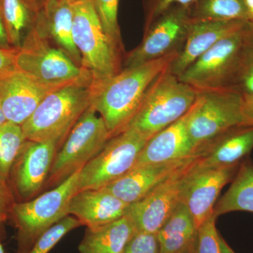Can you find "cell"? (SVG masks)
<instances>
[{
  "label": "cell",
  "mask_w": 253,
  "mask_h": 253,
  "mask_svg": "<svg viewBox=\"0 0 253 253\" xmlns=\"http://www.w3.org/2000/svg\"><path fill=\"white\" fill-rule=\"evenodd\" d=\"M81 226L77 218L67 215L42 233L26 253H48L70 231Z\"/></svg>",
  "instance_id": "f1b7e54d"
},
{
  "label": "cell",
  "mask_w": 253,
  "mask_h": 253,
  "mask_svg": "<svg viewBox=\"0 0 253 253\" xmlns=\"http://www.w3.org/2000/svg\"><path fill=\"white\" fill-rule=\"evenodd\" d=\"M216 218L213 214L198 229L196 253H221Z\"/></svg>",
  "instance_id": "4dcf8cb0"
},
{
  "label": "cell",
  "mask_w": 253,
  "mask_h": 253,
  "mask_svg": "<svg viewBox=\"0 0 253 253\" xmlns=\"http://www.w3.org/2000/svg\"><path fill=\"white\" fill-rule=\"evenodd\" d=\"M239 166L200 168L196 166V159L186 179L181 202L189 210L197 230L214 214V207L221 189L233 180Z\"/></svg>",
  "instance_id": "4fadbf2b"
},
{
  "label": "cell",
  "mask_w": 253,
  "mask_h": 253,
  "mask_svg": "<svg viewBox=\"0 0 253 253\" xmlns=\"http://www.w3.org/2000/svg\"><path fill=\"white\" fill-rule=\"evenodd\" d=\"M111 136L103 118L89 106L68 133L56 153L47 181L60 184L99 154Z\"/></svg>",
  "instance_id": "ba28073f"
},
{
  "label": "cell",
  "mask_w": 253,
  "mask_h": 253,
  "mask_svg": "<svg viewBox=\"0 0 253 253\" xmlns=\"http://www.w3.org/2000/svg\"><path fill=\"white\" fill-rule=\"evenodd\" d=\"M14 204L11 191L6 185V181L0 179V223L6 219Z\"/></svg>",
  "instance_id": "e575fe53"
},
{
  "label": "cell",
  "mask_w": 253,
  "mask_h": 253,
  "mask_svg": "<svg viewBox=\"0 0 253 253\" xmlns=\"http://www.w3.org/2000/svg\"><path fill=\"white\" fill-rule=\"evenodd\" d=\"M197 0H146L145 1V29L155 20L174 5L191 8Z\"/></svg>",
  "instance_id": "1f68e13d"
},
{
  "label": "cell",
  "mask_w": 253,
  "mask_h": 253,
  "mask_svg": "<svg viewBox=\"0 0 253 253\" xmlns=\"http://www.w3.org/2000/svg\"><path fill=\"white\" fill-rule=\"evenodd\" d=\"M191 22L189 8L171 6L145 29L140 44L126 54L124 68L179 53L185 43Z\"/></svg>",
  "instance_id": "8fae6325"
},
{
  "label": "cell",
  "mask_w": 253,
  "mask_h": 253,
  "mask_svg": "<svg viewBox=\"0 0 253 253\" xmlns=\"http://www.w3.org/2000/svg\"><path fill=\"white\" fill-rule=\"evenodd\" d=\"M17 48H0V80L18 71L16 63Z\"/></svg>",
  "instance_id": "836d02e7"
},
{
  "label": "cell",
  "mask_w": 253,
  "mask_h": 253,
  "mask_svg": "<svg viewBox=\"0 0 253 253\" xmlns=\"http://www.w3.org/2000/svg\"><path fill=\"white\" fill-rule=\"evenodd\" d=\"M199 93L168 67L150 85L126 129H135L149 139L189 112Z\"/></svg>",
  "instance_id": "7a4b0ae2"
},
{
  "label": "cell",
  "mask_w": 253,
  "mask_h": 253,
  "mask_svg": "<svg viewBox=\"0 0 253 253\" xmlns=\"http://www.w3.org/2000/svg\"><path fill=\"white\" fill-rule=\"evenodd\" d=\"M191 248H190L189 249L186 250V251H184V252L180 253H191Z\"/></svg>",
  "instance_id": "7bdbcfd3"
},
{
  "label": "cell",
  "mask_w": 253,
  "mask_h": 253,
  "mask_svg": "<svg viewBox=\"0 0 253 253\" xmlns=\"http://www.w3.org/2000/svg\"><path fill=\"white\" fill-rule=\"evenodd\" d=\"M229 89L253 96V21H248L245 24L237 70Z\"/></svg>",
  "instance_id": "4316f807"
},
{
  "label": "cell",
  "mask_w": 253,
  "mask_h": 253,
  "mask_svg": "<svg viewBox=\"0 0 253 253\" xmlns=\"http://www.w3.org/2000/svg\"><path fill=\"white\" fill-rule=\"evenodd\" d=\"M42 1H44V0H41ZM70 1H76V0H70Z\"/></svg>",
  "instance_id": "ee69618b"
},
{
  "label": "cell",
  "mask_w": 253,
  "mask_h": 253,
  "mask_svg": "<svg viewBox=\"0 0 253 253\" xmlns=\"http://www.w3.org/2000/svg\"><path fill=\"white\" fill-rule=\"evenodd\" d=\"M248 21H212L191 18L186 42L168 70L179 77L191 63L218 42L243 27Z\"/></svg>",
  "instance_id": "2e32d148"
},
{
  "label": "cell",
  "mask_w": 253,
  "mask_h": 253,
  "mask_svg": "<svg viewBox=\"0 0 253 253\" xmlns=\"http://www.w3.org/2000/svg\"><path fill=\"white\" fill-rule=\"evenodd\" d=\"M12 47L13 46H11L9 43L7 32H6V28H5L4 20H3L1 15L0 14V48L10 49V48Z\"/></svg>",
  "instance_id": "8d00e7d4"
},
{
  "label": "cell",
  "mask_w": 253,
  "mask_h": 253,
  "mask_svg": "<svg viewBox=\"0 0 253 253\" xmlns=\"http://www.w3.org/2000/svg\"><path fill=\"white\" fill-rule=\"evenodd\" d=\"M80 170L38 197L13 204L10 212L17 229L20 253H27L42 233L68 215L70 201L78 192Z\"/></svg>",
  "instance_id": "52a82bcc"
},
{
  "label": "cell",
  "mask_w": 253,
  "mask_h": 253,
  "mask_svg": "<svg viewBox=\"0 0 253 253\" xmlns=\"http://www.w3.org/2000/svg\"><path fill=\"white\" fill-rule=\"evenodd\" d=\"M196 155L171 162L135 166L103 189L126 204H134L187 164Z\"/></svg>",
  "instance_id": "e0dca14e"
},
{
  "label": "cell",
  "mask_w": 253,
  "mask_h": 253,
  "mask_svg": "<svg viewBox=\"0 0 253 253\" xmlns=\"http://www.w3.org/2000/svg\"><path fill=\"white\" fill-rule=\"evenodd\" d=\"M18 71L0 80V104L7 122L22 126L42 100L56 89Z\"/></svg>",
  "instance_id": "9a60e30c"
},
{
  "label": "cell",
  "mask_w": 253,
  "mask_h": 253,
  "mask_svg": "<svg viewBox=\"0 0 253 253\" xmlns=\"http://www.w3.org/2000/svg\"><path fill=\"white\" fill-rule=\"evenodd\" d=\"M26 139L21 126L6 122L0 126V179L7 181Z\"/></svg>",
  "instance_id": "83f0119b"
},
{
  "label": "cell",
  "mask_w": 253,
  "mask_h": 253,
  "mask_svg": "<svg viewBox=\"0 0 253 253\" xmlns=\"http://www.w3.org/2000/svg\"><path fill=\"white\" fill-rule=\"evenodd\" d=\"M197 156L144 197L129 205L126 215L136 231L157 234L180 204L186 179Z\"/></svg>",
  "instance_id": "7c38bea8"
},
{
  "label": "cell",
  "mask_w": 253,
  "mask_h": 253,
  "mask_svg": "<svg viewBox=\"0 0 253 253\" xmlns=\"http://www.w3.org/2000/svg\"><path fill=\"white\" fill-rule=\"evenodd\" d=\"M148 140L131 128L111 137L99 154L81 168L78 191L103 189L124 175L134 167Z\"/></svg>",
  "instance_id": "9c48e42d"
},
{
  "label": "cell",
  "mask_w": 253,
  "mask_h": 253,
  "mask_svg": "<svg viewBox=\"0 0 253 253\" xmlns=\"http://www.w3.org/2000/svg\"><path fill=\"white\" fill-rule=\"evenodd\" d=\"M177 54L124 68L113 77L92 82L91 106L103 118L112 137L126 130L150 85Z\"/></svg>",
  "instance_id": "6da1fadb"
},
{
  "label": "cell",
  "mask_w": 253,
  "mask_h": 253,
  "mask_svg": "<svg viewBox=\"0 0 253 253\" xmlns=\"http://www.w3.org/2000/svg\"><path fill=\"white\" fill-rule=\"evenodd\" d=\"M248 125L253 124L245 116L243 94L239 91L229 89L199 91L188 120L187 130L197 154L223 133Z\"/></svg>",
  "instance_id": "8992f818"
},
{
  "label": "cell",
  "mask_w": 253,
  "mask_h": 253,
  "mask_svg": "<svg viewBox=\"0 0 253 253\" xmlns=\"http://www.w3.org/2000/svg\"><path fill=\"white\" fill-rule=\"evenodd\" d=\"M123 253H160L157 234L136 231Z\"/></svg>",
  "instance_id": "d6a6232c"
},
{
  "label": "cell",
  "mask_w": 253,
  "mask_h": 253,
  "mask_svg": "<svg viewBox=\"0 0 253 253\" xmlns=\"http://www.w3.org/2000/svg\"><path fill=\"white\" fill-rule=\"evenodd\" d=\"M194 105L182 118L146 141L135 166L171 162L196 155L187 130L188 120Z\"/></svg>",
  "instance_id": "ac0fdd59"
},
{
  "label": "cell",
  "mask_w": 253,
  "mask_h": 253,
  "mask_svg": "<svg viewBox=\"0 0 253 253\" xmlns=\"http://www.w3.org/2000/svg\"><path fill=\"white\" fill-rule=\"evenodd\" d=\"M190 15L194 20L249 21L244 0H197Z\"/></svg>",
  "instance_id": "484cf974"
},
{
  "label": "cell",
  "mask_w": 253,
  "mask_h": 253,
  "mask_svg": "<svg viewBox=\"0 0 253 253\" xmlns=\"http://www.w3.org/2000/svg\"><path fill=\"white\" fill-rule=\"evenodd\" d=\"M129 206L104 189L83 190L70 201L68 215L77 218L82 225L96 228L124 217Z\"/></svg>",
  "instance_id": "d6986e66"
},
{
  "label": "cell",
  "mask_w": 253,
  "mask_h": 253,
  "mask_svg": "<svg viewBox=\"0 0 253 253\" xmlns=\"http://www.w3.org/2000/svg\"><path fill=\"white\" fill-rule=\"evenodd\" d=\"M18 71L46 85L63 87L74 84H91L90 73L80 67L36 26L25 38L16 56Z\"/></svg>",
  "instance_id": "5b68a950"
},
{
  "label": "cell",
  "mask_w": 253,
  "mask_h": 253,
  "mask_svg": "<svg viewBox=\"0 0 253 253\" xmlns=\"http://www.w3.org/2000/svg\"><path fill=\"white\" fill-rule=\"evenodd\" d=\"M73 7V41L81 54L82 68L90 73L92 82L121 72L123 45L106 34L92 0H76Z\"/></svg>",
  "instance_id": "3957f363"
},
{
  "label": "cell",
  "mask_w": 253,
  "mask_h": 253,
  "mask_svg": "<svg viewBox=\"0 0 253 253\" xmlns=\"http://www.w3.org/2000/svg\"><path fill=\"white\" fill-rule=\"evenodd\" d=\"M136 230L127 216L98 226L87 228L78 247L79 253H123Z\"/></svg>",
  "instance_id": "7402d4cb"
},
{
  "label": "cell",
  "mask_w": 253,
  "mask_h": 253,
  "mask_svg": "<svg viewBox=\"0 0 253 253\" xmlns=\"http://www.w3.org/2000/svg\"><path fill=\"white\" fill-rule=\"evenodd\" d=\"M91 84H70L50 93L21 126L26 140L61 144L91 106Z\"/></svg>",
  "instance_id": "277c9868"
},
{
  "label": "cell",
  "mask_w": 253,
  "mask_h": 253,
  "mask_svg": "<svg viewBox=\"0 0 253 253\" xmlns=\"http://www.w3.org/2000/svg\"><path fill=\"white\" fill-rule=\"evenodd\" d=\"M119 1L120 0H92L95 11L106 34L123 45L118 23Z\"/></svg>",
  "instance_id": "f546056e"
},
{
  "label": "cell",
  "mask_w": 253,
  "mask_h": 253,
  "mask_svg": "<svg viewBox=\"0 0 253 253\" xmlns=\"http://www.w3.org/2000/svg\"><path fill=\"white\" fill-rule=\"evenodd\" d=\"M253 149V125L236 126L213 139L199 151L196 166L200 168L238 166Z\"/></svg>",
  "instance_id": "ffe728a7"
},
{
  "label": "cell",
  "mask_w": 253,
  "mask_h": 253,
  "mask_svg": "<svg viewBox=\"0 0 253 253\" xmlns=\"http://www.w3.org/2000/svg\"><path fill=\"white\" fill-rule=\"evenodd\" d=\"M6 122H7V121H6V116H5L4 111H3L1 104H0V126H2Z\"/></svg>",
  "instance_id": "ab89813d"
},
{
  "label": "cell",
  "mask_w": 253,
  "mask_h": 253,
  "mask_svg": "<svg viewBox=\"0 0 253 253\" xmlns=\"http://www.w3.org/2000/svg\"><path fill=\"white\" fill-rule=\"evenodd\" d=\"M245 24L201 55L179 79L200 91L230 89L237 70Z\"/></svg>",
  "instance_id": "30bf717a"
},
{
  "label": "cell",
  "mask_w": 253,
  "mask_h": 253,
  "mask_svg": "<svg viewBox=\"0 0 253 253\" xmlns=\"http://www.w3.org/2000/svg\"><path fill=\"white\" fill-rule=\"evenodd\" d=\"M248 20L253 22V0H244Z\"/></svg>",
  "instance_id": "74e56055"
},
{
  "label": "cell",
  "mask_w": 253,
  "mask_h": 253,
  "mask_svg": "<svg viewBox=\"0 0 253 253\" xmlns=\"http://www.w3.org/2000/svg\"><path fill=\"white\" fill-rule=\"evenodd\" d=\"M160 253H180L191 248L197 229L185 205L180 203L158 231Z\"/></svg>",
  "instance_id": "603a6c76"
},
{
  "label": "cell",
  "mask_w": 253,
  "mask_h": 253,
  "mask_svg": "<svg viewBox=\"0 0 253 253\" xmlns=\"http://www.w3.org/2000/svg\"><path fill=\"white\" fill-rule=\"evenodd\" d=\"M219 246H220L221 253H236L229 247V245L226 244L225 241L219 235Z\"/></svg>",
  "instance_id": "f35d334b"
},
{
  "label": "cell",
  "mask_w": 253,
  "mask_h": 253,
  "mask_svg": "<svg viewBox=\"0 0 253 253\" xmlns=\"http://www.w3.org/2000/svg\"><path fill=\"white\" fill-rule=\"evenodd\" d=\"M231 181L230 187L214 206L216 217L235 211L253 213V163L251 160L246 158L241 162Z\"/></svg>",
  "instance_id": "d4e9b609"
},
{
  "label": "cell",
  "mask_w": 253,
  "mask_h": 253,
  "mask_svg": "<svg viewBox=\"0 0 253 253\" xmlns=\"http://www.w3.org/2000/svg\"><path fill=\"white\" fill-rule=\"evenodd\" d=\"M0 253H5L4 249H3L2 246L0 244Z\"/></svg>",
  "instance_id": "b9f144b4"
},
{
  "label": "cell",
  "mask_w": 253,
  "mask_h": 253,
  "mask_svg": "<svg viewBox=\"0 0 253 253\" xmlns=\"http://www.w3.org/2000/svg\"><path fill=\"white\" fill-rule=\"evenodd\" d=\"M56 141L26 140L11 172L20 199L31 200L47 180L58 146Z\"/></svg>",
  "instance_id": "5bb4252c"
},
{
  "label": "cell",
  "mask_w": 253,
  "mask_h": 253,
  "mask_svg": "<svg viewBox=\"0 0 253 253\" xmlns=\"http://www.w3.org/2000/svg\"><path fill=\"white\" fill-rule=\"evenodd\" d=\"M70 0H44L37 28L82 67L81 54L73 41V7Z\"/></svg>",
  "instance_id": "44dd1931"
},
{
  "label": "cell",
  "mask_w": 253,
  "mask_h": 253,
  "mask_svg": "<svg viewBox=\"0 0 253 253\" xmlns=\"http://www.w3.org/2000/svg\"><path fill=\"white\" fill-rule=\"evenodd\" d=\"M245 116L253 125V96L243 95Z\"/></svg>",
  "instance_id": "d590c367"
},
{
  "label": "cell",
  "mask_w": 253,
  "mask_h": 253,
  "mask_svg": "<svg viewBox=\"0 0 253 253\" xmlns=\"http://www.w3.org/2000/svg\"><path fill=\"white\" fill-rule=\"evenodd\" d=\"M0 14L2 16V0H0Z\"/></svg>",
  "instance_id": "60d3db41"
},
{
  "label": "cell",
  "mask_w": 253,
  "mask_h": 253,
  "mask_svg": "<svg viewBox=\"0 0 253 253\" xmlns=\"http://www.w3.org/2000/svg\"><path fill=\"white\" fill-rule=\"evenodd\" d=\"M38 0H2V17L10 44L19 49L36 26L42 9Z\"/></svg>",
  "instance_id": "cb8c5ba5"
}]
</instances>
